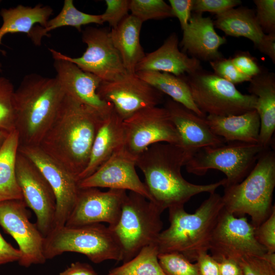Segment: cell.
Masks as SVG:
<instances>
[{"mask_svg": "<svg viewBox=\"0 0 275 275\" xmlns=\"http://www.w3.org/2000/svg\"><path fill=\"white\" fill-rule=\"evenodd\" d=\"M103 119L93 108L65 94L38 146L78 180L88 164L94 140Z\"/></svg>", "mask_w": 275, "mask_h": 275, "instance_id": "cell-1", "label": "cell"}, {"mask_svg": "<svg viewBox=\"0 0 275 275\" xmlns=\"http://www.w3.org/2000/svg\"><path fill=\"white\" fill-rule=\"evenodd\" d=\"M191 156L181 147L166 143L154 144L137 156L136 166L143 173L151 201L162 212L184 206L193 197L202 193H213L225 185V178L205 185L186 180L181 168Z\"/></svg>", "mask_w": 275, "mask_h": 275, "instance_id": "cell-2", "label": "cell"}, {"mask_svg": "<svg viewBox=\"0 0 275 275\" xmlns=\"http://www.w3.org/2000/svg\"><path fill=\"white\" fill-rule=\"evenodd\" d=\"M65 95L57 78L31 73L14 93L15 129L19 146H38Z\"/></svg>", "mask_w": 275, "mask_h": 275, "instance_id": "cell-3", "label": "cell"}, {"mask_svg": "<svg viewBox=\"0 0 275 275\" xmlns=\"http://www.w3.org/2000/svg\"><path fill=\"white\" fill-rule=\"evenodd\" d=\"M224 209L222 197L215 192L209 194L194 213L184 206L169 209L170 226L161 231L155 244L159 254L178 253L191 262L199 255L208 252L211 236Z\"/></svg>", "mask_w": 275, "mask_h": 275, "instance_id": "cell-4", "label": "cell"}, {"mask_svg": "<svg viewBox=\"0 0 275 275\" xmlns=\"http://www.w3.org/2000/svg\"><path fill=\"white\" fill-rule=\"evenodd\" d=\"M274 187L275 153L269 147L262 152L243 180L224 186V209L237 217L249 215L256 229L275 208L272 204Z\"/></svg>", "mask_w": 275, "mask_h": 275, "instance_id": "cell-5", "label": "cell"}, {"mask_svg": "<svg viewBox=\"0 0 275 275\" xmlns=\"http://www.w3.org/2000/svg\"><path fill=\"white\" fill-rule=\"evenodd\" d=\"M66 252L85 255L94 263L122 261V250L112 230L101 223L54 228L45 237L44 255L52 259Z\"/></svg>", "mask_w": 275, "mask_h": 275, "instance_id": "cell-6", "label": "cell"}, {"mask_svg": "<svg viewBox=\"0 0 275 275\" xmlns=\"http://www.w3.org/2000/svg\"><path fill=\"white\" fill-rule=\"evenodd\" d=\"M163 212L152 202L138 193L130 191L123 202L117 224L108 227L122 250V261L134 257L145 246L155 243L162 231Z\"/></svg>", "mask_w": 275, "mask_h": 275, "instance_id": "cell-7", "label": "cell"}, {"mask_svg": "<svg viewBox=\"0 0 275 275\" xmlns=\"http://www.w3.org/2000/svg\"><path fill=\"white\" fill-rule=\"evenodd\" d=\"M193 100L205 115L228 116L256 109L257 97L241 93L235 85L203 69L182 76Z\"/></svg>", "mask_w": 275, "mask_h": 275, "instance_id": "cell-8", "label": "cell"}, {"mask_svg": "<svg viewBox=\"0 0 275 275\" xmlns=\"http://www.w3.org/2000/svg\"><path fill=\"white\" fill-rule=\"evenodd\" d=\"M265 149L259 143L228 142L199 150L185 166L187 172L197 176H203L210 169L220 171L226 176L224 187L229 186L244 179Z\"/></svg>", "mask_w": 275, "mask_h": 275, "instance_id": "cell-9", "label": "cell"}, {"mask_svg": "<svg viewBox=\"0 0 275 275\" xmlns=\"http://www.w3.org/2000/svg\"><path fill=\"white\" fill-rule=\"evenodd\" d=\"M124 148L135 157L151 146L166 143L181 147V139L167 109H142L123 120Z\"/></svg>", "mask_w": 275, "mask_h": 275, "instance_id": "cell-10", "label": "cell"}, {"mask_svg": "<svg viewBox=\"0 0 275 275\" xmlns=\"http://www.w3.org/2000/svg\"><path fill=\"white\" fill-rule=\"evenodd\" d=\"M82 40L87 47L80 57L72 58L52 49L49 50L53 59L69 61L103 81L117 80L127 73L107 29L88 27L82 32Z\"/></svg>", "mask_w": 275, "mask_h": 275, "instance_id": "cell-11", "label": "cell"}, {"mask_svg": "<svg viewBox=\"0 0 275 275\" xmlns=\"http://www.w3.org/2000/svg\"><path fill=\"white\" fill-rule=\"evenodd\" d=\"M255 230L245 216L237 217L223 209L210 239L211 256L218 262L224 259L239 260L245 256H263L266 250L257 241Z\"/></svg>", "mask_w": 275, "mask_h": 275, "instance_id": "cell-12", "label": "cell"}, {"mask_svg": "<svg viewBox=\"0 0 275 275\" xmlns=\"http://www.w3.org/2000/svg\"><path fill=\"white\" fill-rule=\"evenodd\" d=\"M16 175L23 200L35 213L37 227L45 237L54 227L57 202L53 189L36 165L19 151Z\"/></svg>", "mask_w": 275, "mask_h": 275, "instance_id": "cell-13", "label": "cell"}, {"mask_svg": "<svg viewBox=\"0 0 275 275\" xmlns=\"http://www.w3.org/2000/svg\"><path fill=\"white\" fill-rule=\"evenodd\" d=\"M27 206L23 200L0 202V226L16 241L21 256L18 262L25 267L42 264L45 237L36 224L29 219Z\"/></svg>", "mask_w": 275, "mask_h": 275, "instance_id": "cell-14", "label": "cell"}, {"mask_svg": "<svg viewBox=\"0 0 275 275\" xmlns=\"http://www.w3.org/2000/svg\"><path fill=\"white\" fill-rule=\"evenodd\" d=\"M97 92L123 120L142 109L157 106L163 97L135 73L128 72L114 81H102Z\"/></svg>", "mask_w": 275, "mask_h": 275, "instance_id": "cell-15", "label": "cell"}, {"mask_svg": "<svg viewBox=\"0 0 275 275\" xmlns=\"http://www.w3.org/2000/svg\"><path fill=\"white\" fill-rule=\"evenodd\" d=\"M18 151L36 165L53 189L57 202L54 229L65 226L79 191L77 178L39 146H19Z\"/></svg>", "mask_w": 275, "mask_h": 275, "instance_id": "cell-16", "label": "cell"}, {"mask_svg": "<svg viewBox=\"0 0 275 275\" xmlns=\"http://www.w3.org/2000/svg\"><path fill=\"white\" fill-rule=\"evenodd\" d=\"M126 190L97 188H80L75 205L65 225L77 227L106 223L113 227L120 217Z\"/></svg>", "mask_w": 275, "mask_h": 275, "instance_id": "cell-17", "label": "cell"}, {"mask_svg": "<svg viewBox=\"0 0 275 275\" xmlns=\"http://www.w3.org/2000/svg\"><path fill=\"white\" fill-rule=\"evenodd\" d=\"M136 157L124 147L116 152L92 175L78 182L79 188H108L129 190L151 201L148 189L135 170Z\"/></svg>", "mask_w": 275, "mask_h": 275, "instance_id": "cell-18", "label": "cell"}, {"mask_svg": "<svg viewBox=\"0 0 275 275\" xmlns=\"http://www.w3.org/2000/svg\"><path fill=\"white\" fill-rule=\"evenodd\" d=\"M53 66L65 94L98 112L103 118L113 111V105L100 98L97 89L101 79L85 71L75 64L61 58H54Z\"/></svg>", "mask_w": 275, "mask_h": 275, "instance_id": "cell-19", "label": "cell"}, {"mask_svg": "<svg viewBox=\"0 0 275 275\" xmlns=\"http://www.w3.org/2000/svg\"><path fill=\"white\" fill-rule=\"evenodd\" d=\"M164 107L168 111L181 139V147L192 155L199 150L216 147L227 143L215 134L208 125L206 119L171 98Z\"/></svg>", "mask_w": 275, "mask_h": 275, "instance_id": "cell-20", "label": "cell"}, {"mask_svg": "<svg viewBox=\"0 0 275 275\" xmlns=\"http://www.w3.org/2000/svg\"><path fill=\"white\" fill-rule=\"evenodd\" d=\"M183 31L180 44L184 53L200 61H213L223 58L219 48L227 42L215 31L213 21L202 14H191Z\"/></svg>", "mask_w": 275, "mask_h": 275, "instance_id": "cell-21", "label": "cell"}, {"mask_svg": "<svg viewBox=\"0 0 275 275\" xmlns=\"http://www.w3.org/2000/svg\"><path fill=\"white\" fill-rule=\"evenodd\" d=\"M178 45L177 34L172 33L157 49L145 54L137 65L135 72L154 71L182 76L202 68L199 60L181 51Z\"/></svg>", "mask_w": 275, "mask_h": 275, "instance_id": "cell-22", "label": "cell"}, {"mask_svg": "<svg viewBox=\"0 0 275 275\" xmlns=\"http://www.w3.org/2000/svg\"><path fill=\"white\" fill-rule=\"evenodd\" d=\"M123 120L114 109L105 118L94 140L88 164L78 176V181L95 172L116 152L124 147Z\"/></svg>", "mask_w": 275, "mask_h": 275, "instance_id": "cell-23", "label": "cell"}, {"mask_svg": "<svg viewBox=\"0 0 275 275\" xmlns=\"http://www.w3.org/2000/svg\"><path fill=\"white\" fill-rule=\"evenodd\" d=\"M249 82L248 91L257 97L255 109L260 121L259 144L268 148L275 130V74L263 69Z\"/></svg>", "mask_w": 275, "mask_h": 275, "instance_id": "cell-24", "label": "cell"}, {"mask_svg": "<svg viewBox=\"0 0 275 275\" xmlns=\"http://www.w3.org/2000/svg\"><path fill=\"white\" fill-rule=\"evenodd\" d=\"M205 119L212 131L227 143H259L260 121L256 109L228 116L207 115Z\"/></svg>", "mask_w": 275, "mask_h": 275, "instance_id": "cell-25", "label": "cell"}, {"mask_svg": "<svg viewBox=\"0 0 275 275\" xmlns=\"http://www.w3.org/2000/svg\"><path fill=\"white\" fill-rule=\"evenodd\" d=\"M142 24L137 18L128 14L109 31L113 43L128 73H135L137 65L145 55L140 41Z\"/></svg>", "mask_w": 275, "mask_h": 275, "instance_id": "cell-26", "label": "cell"}, {"mask_svg": "<svg viewBox=\"0 0 275 275\" xmlns=\"http://www.w3.org/2000/svg\"><path fill=\"white\" fill-rule=\"evenodd\" d=\"M52 13L51 7L41 4L33 7L19 5L13 8L1 9L0 15L3 23L0 27V45L3 37L8 34L21 33L28 36L37 24L45 26Z\"/></svg>", "mask_w": 275, "mask_h": 275, "instance_id": "cell-27", "label": "cell"}, {"mask_svg": "<svg viewBox=\"0 0 275 275\" xmlns=\"http://www.w3.org/2000/svg\"><path fill=\"white\" fill-rule=\"evenodd\" d=\"M213 21L214 27L221 30L226 35L245 37L256 45L264 33L256 17L255 11L245 7L231 9L216 15Z\"/></svg>", "mask_w": 275, "mask_h": 275, "instance_id": "cell-28", "label": "cell"}, {"mask_svg": "<svg viewBox=\"0 0 275 275\" xmlns=\"http://www.w3.org/2000/svg\"><path fill=\"white\" fill-rule=\"evenodd\" d=\"M19 138L15 129L11 132L0 148V202L23 200L16 175V159Z\"/></svg>", "mask_w": 275, "mask_h": 275, "instance_id": "cell-29", "label": "cell"}, {"mask_svg": "<svg viewBox=\"0 0 275 275\" xmlns=\"http://www.w3.org/2000/svg\"><path fill=\"white\" fill-rule=\"evenodd\" d=\"M141 79L150 86L171 97L173 100L179 103L197 115L205 118L203 114L194 103L189 87L182 76L154 71H143L135 72Z\"/></svg>", "mask_w": 275, "mask_h": 275, "instance_id": "cell-30", "label": "cell"}, {"mask_svg": "<svg viewBox=\"0 0 275 275\" xmlns=\"http://www.w3.org/2000/svg\"><path fill=\"white\" fill-rule=\"evenodd\" d=\"M92 23L102 24L101 14L82 12L75 7L72 0H65L61 11L55 17L49 19L45 26L36 25L28 36L36 45L39 46L41 43L42 38L47 36L48 32L53 30L71 26L80 32L82 25Z\"/></svg>", "mask_w": 275, "mask_h": 275, "instance_id": "cell-31", "label": "cell"}, {"mask_svg": "<svg viewBox=\"0 0 275 275\" xmlns=\"http://www.w3.org/2000/svg\"><path fill=\"white\" fill-rule=\"evenodd\" d=\"M155 243L143 248L131 260L111 269L107 275H166L158 261Z\"/></svg>", "mask_w": 275, "mask_h": 275, "instance_id": "cell-32", "label": "cell"}, {"mask_svg": "<svg viewBox=\"0 0 275 275\" xmlns=\"http://www.w3.org/2000/svg\"><path fill=\"white\" fill-rule=\"evenodd\" d=\"M130 11L143 23L174 17L171 6L163 0H130Z\"/></svg>", "mask_w": 275, "mask_h": 275, "instance_id": "cell-33", "label": "cell"}, {"mask_svg": "<svg viewBox=\"0 0 275 275\" xmlns=\"http://www.w3.org/2000/svg\"><path fill=\"white\" fill-rule=\"evenodd\" d=\"M14 91L10 80L0 76V130L9 133L15 130Z\"/></svg>", "mask_w": 275, "mask_h": 275, "instance_id": "cell-34", "label": "cell"}, {"mask_svg": "<svg viewBox=\"0 0 275 275\" xmlns=\"http://www.w3.org/2000/svg\"><path fill=\"white\" fill-rule=\"evenodd\" d=\"M158 261L166 275H200L197 263L178 253L159 254Z\"/></svg>", "mask_w": 275, "mask_h": 275, "instance_id": "cell-35", "label": "cell"}, {"mask_svg": "<svg viewBox=\"0 0 275 275\" xmlns=\"http://www.w3.org/2000/svg\"><path fill=\"white\" fill-rule=\"evenodd\" d=\"M238 261L242 275H275V253L245 256Z\"/></svg>", "mask_w": 275, "mask_h": 275, "instance_id": "cell-36", "label": "cell"}, {"mask_svg": "<svg viewBox=\"0 0 275 275\" xmlns=\"http://www.w3.org/2000/svg\"><path fill=\"white\" fill-rule=\"evenodd\" d=\"M209 63L215 75L234 85L250 81L251 79L236 68L230 58L223 57Z\"/></svg>", "mask_w": 275, "mask_h": 275, "instance_id": "cell-37", "label": "cell"}, {"mask_svg": "<svg viewBox=\"0 0 275 275\" xmlns=\"http://www.w3.org/2000/svg\"><path fill=\"white\" fill-rule=\"evenodd\" d=\"M257 20L264 34L275 33V1L254 0Z\"/></svg>", "mask_w": 275, "mask_h": 275, "instance_id": "cell-38", "label": "cell"}, {"mask_svg": "<svg viewBox=\"0 0 275 275\" xmlns=\"http://www.w3.org/2000/svg\"><path fill=\"white\" fill-rule=\"evenodd\" d=\"M106 9L101 14L103 22L114 29L129 14L130 0H106Z\"/></svg>", "mask_w": 275, "mask_h": 275, "instance_id": "cell-39", "label": "cell"}, {"mask_svg": "<svg viewBox=\"0 0 275 275\" xmlns=\"http://www.w3.org/2000/svg\"><path fill=\"white\" fill-rule=\"evenodd\" d=\"M257 241L268 254L275 253V208L270 216L255 230Z\"/></svg>", "mask_w": 275, "mask_h": 275, "instance_id": "cell-40", "label": "cell"}, {"mask_svg": "<svg viewBox=\"0 0 275 275\" xmlns=\"http://www.w3.org/2000/svg\"><path fill=\"white\" fill-rule=\"evenodd\" d=\"M241 4L240 0H193V11L201 14L208 12L217 15Z\"/></svg>", "mask_w": 275, "mask_h": 275, "instance_id": "cell-41", "label": "cell"}, {"mask_svg": "<svg viewBox=\"0 0 275 275\" xmlns=\"http://www.w3.org/2000/svg\"><path fill=\"white\" fill-rule=\"evenodd\" d=\"M230 59L241 73L251 78L260 73L263 70L257 59L249 51H237Z\"/></svg>", "mask_w": 275, "mask_h": 275, "instance_id": "cell-42", "label": "cell"}, {"mask_svg": "<svg viewBox=\"0 0 275 275\" xmlns=\"http://www.w3.org/2000/svg\"><path fill=\"white\" fill-rule=\"evenodd\" d=\"M174 17H177L183 30L188 25L193 11V0H169Z\"/></svg>", "mask_w": 275, "mask_h": 275, "instance_id": "cell-43", "label": "cell"}, {"mask_svg": "<svg viewBox=\"0 0 275 275\" xmlns=\"http://www.w3.org/2000/svg\"><path fill=\"white\" fill-rule=\"evenodd\" d=\"M207 252L200 254L196 259L200 275H219L218 261Z\"/></svg>", "mask_w": 275, "mask_h": 275, "instance_id": "cell-44", "label": "cell"}, {"mask_svg": "<svg viewBox=\"0 0 275 275\" xmlns=\"http://www.w3.org/2000/svg\"><path fill=\"white\" fill-rule=\"evenodd\" d=\"M21 256L19 249L8 242L0 233V265L10 262H18Z\"/></svg>", "mask_w": 275, "mask_h": 275, "instance_id": "cell-45", "label": "cell"}, {"mask_svg": "<svg viewBox=\"0 0 275 275\" xmlns=\"http://www.w3.org/2000/svg\"><path fill=\"white\" fill-rule=\"evenodd\" d=\"M255 46L260 52L268 56L273 64L275 63V33L264 34Z\"/></svg>", "mask_w": 275, "mask_h": 275, "instance_id": "cell-46", "label": "cell"}, {"mask_svg": "<svg viewBox=\"0 0 275 275\" xmlns=\"http://www.w3.org/2000/svg\"><path fill=\"white\" fill-rule=\"evenodd\" d=\"M58 275H97L93 267L87 263L76 262L72 263Z\"/></svg>", "mask_w": 275, "mask_h": 275, "instance_id": "cell-47", "label": "cell"}, {"mask_svg": "<svg viewBox=\"0 0 275 275\" xmlns=\"http://www.w3.org/2000/svg\"><path fill=\"white\" fill-rule=\"evenodd\" d=\"M218 262L219 275H242L238 260L224 259Z\"/></svg>", "mask_w": 275, "mask_h": 275, "instance_id": "cell-48", "label": "cell"}, {"mask_svg": "<svg viewBox=\"0 0 275 275\" xmlns=\"http://www.w3.org/2000/svg\"><path fill=\"white\" fill-rule=\"evenodd\" d=\"M10 133L5 131L0 130V148L7 139Z\"/></svg>", "mask_w": 275, "mask_h": 275, "instance_id": "cell-49", "label": "cell"}, {"mask_svg": "<svg viewBox=\"0 0 275 275\" xmlns=\"http://www.w3.org/2000/svg\"><path fill=\"white\" fill-rule=\"evenodd\" d=\"M1 2H2V1H0V4L1 3Z\"/></svg>", "mask_w": 275, "mask_h": 275, "instance_id": "cell-50", "label": "cell"}]
</instances>
